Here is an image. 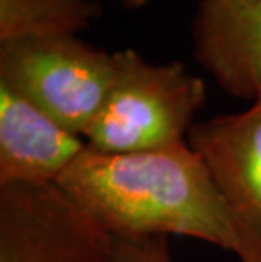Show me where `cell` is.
Returning <instances> with one entry per match:
<instances>
[{"label":"cell","instance_id":"obj_4","mask_svg":"<svg viewBox=\"0 0 261 262\" xmlns=\"http://www.w3.org/2000/svg\"><path fill=\"white\" fill-rule=\"evenodd\" d=\"M0 262H115V237L56 183L0 185Z\"/></svg>","mask_w":261,"mask_h":262},{"label":"cell","instance_id":"obj_9","mask_svg":"<svg viewBox=\"0 0 261 262\" xmlns=\"http://www.w3.org/2000/svg\"><path fill=\"white\" fill-rule=\"evenodd\" d=\"M115 262H176L166 237H115Z\"/></svg>","mask_w":261,"mask_h":262},{"label":"cell","instance_id":"obj_6","mask_svg":"<svg viewBox=\"0 0 261 262\" xmlns=\"http://www.w3.org/2000/svg\"><path fill=\"white\" fill-rule=\"evenodd\" d=\"M192 42L193 58L222 92L261 98V0H200Z\"/></svg>","mask_w":261,"mask_h":262},{"label":"cell","instance_id":"obj_2","mask_svg":"<svg viewBox=\"0 0 261 262\" xmlns=\"http://www.w3.org/2000/svg\"><path fill=\"white\" fill-rule=\"evenodd\" d=\"M112 54L114 81L85 134L88 147L121 154L187 144L207 98L202 78L178 61L149 63L132 48Z\"/></svg>","mask_w":261,"mask_h":262},{"label":"cell","instance_id":"obj_5","mask_svg":"<svg viewBox=\"0 0 261 262\" xmlns=\"http://www.w3.org/2000/svg\"><path fill=\"white\" fill-rule=\"evenodd\" d=\"M187 144L207 169L231 219L239 262H261V98L239 114L197 122Z\"/></svg>","mask_w":261,"mask_h":262},{"label":"cell","instance_id":"obj_7","mask_svg":"<svg viewBox=\"0 0 261 262\" xmlns=\"http://www.w3.org/2000/svg\"><path fill=\"white\" fill-rule=\"evenodd\" d=\"M87 149V141L0 85V185H49Z\"/></svg>","mask_w":261,"mask_h":262},{"label":"cell","instance_id":"obj_8","mask_svg":"<svg viewBox=\"0 0 261 262\" xmlns=\"http://www.w3.org/2000/svg\"><path fill=\"white\" fill-rule=\"evenodd\" d=\"M102 12L101 0H0V41L21 36H78Z\"/></svg>","mask_w":261,"mask_h":262},{"label":"cell","instance_id":"obj_10","mask_svg":"<svg viewBox=\"0 0 261 262\" xmlns=\"http://www.w3.org/2000/svg\"><path fill=\"white\" fill-rule=\"evenodd\" d=\"M117 2L122 5V7H126L129 10H137V9L146 7L149 4V0H117Z\"/></svg>","mask_w":261,"mask_h":262},{"label":"cell","instance_id":"obj_1","mask_svg":"<svg viewBox=\"0 0 261 262\" xmlns=\"http://www.w3.org/2000/svg\"><path fill=\"white\" fill-rule=\"evenodd\" d=\"M56 185L114 237H190L239 254L226 206L188 144L121 154L87 144Z\"/></svg>","mask_w":261,"mask_h":262},{"label":"cell","instance_id":"obj_3","mask_svg":"<svg viewBox=\"0 0 261 262\" xmlns=\"http://www.w3.org/2000/svg\"><path fill=\"white\" fill-rule=\"evenodd\" d=\"M114 54L78 36L0 41V85L17 92L85 139L114 81Z\"/></svg>","mask_w":261,"mask_h":262}]
</instances>
